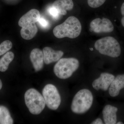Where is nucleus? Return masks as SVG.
Wrapping results in <instances>:
<instances>
[{
	"mask_svg": "<svg viewBox=\"0 0 124 124\" xmlns=\"http://www.w3.org/2000/svg\"><path fill=\"white\" fill-rule=\"evenodd\" d=\"M81 30L82 26L79 19L74 16H70L64 22L55 27L53 32L57 38L74 39L80 35Z\"/></svg>",
	"mask_w": 124,
	"mask_h": 124,
	"instance_id": "obj_1",
	"label": "nucleus"
},
{
	"mask_svg": "<svg viewBox=\"0 0 124 124\" xmlns=\"http://www.w3.org/2000/svg\"><path fill=\"white\" fill-rule=\"evenodd\" d=\"M93 97L90 90L82 89L79 90L73 98L71 110L77 114L85 113L90 109L93 104Z\"/></svg>",
	"mask_w": 124,
	"mask_h": 124,
	"instance_id": "obj_2",
	"label": "nucleus"
},
{
	"mask_svg": "<svg viewBox=\"0 0 124 124\" xmlns=\"http://www.w3.org/2000/svg\"><path fill=\"white\" fill-rule=\"evenodd\" d=\"M94 47L100 53L111 57H117L121 54L119 44L112 37H107L97 40Z\"/></svg>",
	"mask_w": 124,
	"mask_h": 124,
	"instance_id": "obj_3",
	"label": "nucleus"
},
{
	"mask_svg": "<svg viewBox=\"0 0 124 124\" xmlns=\"http://www.w3.org/2000/svg\"><path fill=\"white\" fill-rule=\"evenodd\" d=\"M79 66V62L75 58H63L59 59L54 67V74L61 79L70 77Z\"/></svg>",
	"mask_w": 124,
	"mask_h": 124,
	"instance_id": "obj_4",
	"label": "nucleus"
},
{
	"mask_svg": "<svg viewBox=\"0 0 124 124\" xmlns=\"http://www.w3.org/2000/svg\"><path fill=\"white\" fill-rule=\"evenodd\" d=\"M25 103L29 111L33 115H39L44 110L46 103L43 95L33 88L27 90L24 94Z\"/></svg>",
	"mask_w": 124,
	"mask_h": 124,
	"instance_id": "obj_5",
	"label": "nucleus"
},
{
	"mask_svg": "<svg viewBox=\"0 0 124 124\" xmlns=\"http://www.w3.org/2000/svg\"><path fill=\"white\" fill-rule=\"evenodd\" d=\"M42 95L46 104L51 110H57L61 102V97L57 88L49 84L45 86L42 90Z\"/></svg>",
	"mask_w": 124,
	"mask_h": 124,
	"instance_id": "obj_6",
	"label": "nucleus"
},
{
	"mask_svg": "<svg viewBox=\"0 0 124 124\" xmlns=\"http://www.w3.org/2000/svg\"><path fill=\"white\" fill-rule=\"evenodd\" d=\"M91 31L97 33H108L114 30V26L111 22L107 18L101 19L97 18L93 20L90 23Z\"/></svg>",
	"mask_w": 124,
	"mask_h": 124,
	"instance_id": "obj_7",
	"label": "nucleus"
},
{
	"mask_svg": "<svg viewBox=\"0 0 124 124\" xmlns=\"http://www.w3.org/2000/svg\"><path fill=\"white\" fill-rule=\"evenodd\" d=\"M115 78V76L112 74L102 73H101L100 77L93 81L92 85L96 90L101 89L107 91Z\"/></svg>",
	"mask_w": 124,
	"mask_h": 124,
	"instance_id": "obj_8",
	"label": "nucleus"
},
{
	"mask_svg": "<svg viewBox=\"0 0 124 124\" xmlns=\"http://www.w3.org/2000/svg\"><path fill=\"white\" fill-rule=\"evenodd\" d=\"M40 17L39 11L36 9H32L24 15L19 20V26L23 27L28 24L37 22Z\"/></svg>",
	"mask_w": 124,
	"mask_h": 124,
	"instance_id": "obj_9",
	"label": "nucleus"
},
{
	"mask_svg": "<svg viewBox=\"0 0 124 124\" xmlns=\"http://www.w3.org/2000/svg\"><path fill=\"white\" fill-rule=\"evenodd\" d=\"M44 62L46 64L58 62L63 55V52L61 50L55 51L49 47H45L43 49Z\"/></svg>",
	"mask_w": 124,
	"mask_h": 124,
	"instance_id": "obj_10",
	"label": "nucleus"
},
{
	"mask_svg": "<svg viewBox=\"0 0 124 124\" xmlns=\"http://www.w3.org/2000/svg\"><path fill=\"white\" fill-rule=\"evenodd\" d=\"M30 59L36 71L42 69L44 66L43 51L38 48L33 49L30 54Z\"/></svg>",
	"mask_w": 124,
	"mask_h": 124,
	"instance_id": "obj_11",
	"label": "nucleus"
},
{
	"mask_svg": "<svg viewBox=\"0 0 124 124\" xmlns=\"http://www.w3.org/2000/svg\"><path fill=\"white\" fill-rule=\"evenodd\" d=\"M118 109L110 105L105 106L102 111L104 123L106 124H115L117 121L116 112Z\"/></svg>",
	"mask_w": 124,
	"mask_h": 124,
	"instance_id": "obj_12",
	"label": "nucleus"
},
{
	"mask_svg": "<svg viewBox=\"0 0 124 124\" xmlns=\"http://www.w3.org/2000/svg\"><path fill=\"white\" fill-rule=\"evenodd\" d=\"M124 88V75H120L114 78L109 86L108 93L112 97L119 95L121 89Z\"/></svg>",
	"mask_w": 124,
	"mask_h": 124,
	"instance_id": "obj_13",
	"label": "nucleus"
},
{
	"mask_svg": "<svg viewBox=\"0 0 124 124\" xmlns=\"http://www.w3.org/2000/svg\"><path fill=\"white\" fill-rule=\"evenodd\" d=\"M74 6L72 0H57L54 2L52 7L55 8L59 15H66L67 11L72 9Z\"/></svg>",
	"mask_w": 124,
	"mask_h": 124,
	"instance_id": "obj_14",
	"label": "nucleus"
},
{
	"mask_svg": "<svg viewBox=\"0 0 124 124\" xmlns=\"http://www.w3.org/2000/svg\"><path fill=\"white\" fill-rule=\"evenodd\" d=\"M22 28L20 35L25 40L32 39L38 32V28L35 23L28 24Z\"/></svg>",
	"mask_w": 124,
	"mask_h": 124,
	"instance_id": "obj_15",
	"label": "nucleus"
},
{
	"mask_svg": "<svg viewBox=\"0 0 124 124\" xmlns=\"http://www.w3.org/2000/svg\"><path fill=\"white\" fill-rule=\"evenodd\" d=\"M14 58V54L11 51L7 52L0 59V71L4 72L8 69L9 64Z\"/></svg>",
	"mask_w": 124,
	"mask_h": 124,
	"instance_id": "obj_16",
	"label": "nucleus"
},
{
	"mask_svg": "<svg viewBox=\"0 0 124 124\" xmlns=\"http://www.w3.org/2000/svg\"><path fill=\"white\" fill-rule=\"evenodd\" d=\"M14 121L6 107L0 106V124H13Z\"/></svg>",
	"mask_w": 124,
	"mask_h": 124,
	"instance_id": "obj_17",
	"label": "nucleus"
},
{
	"mask_svg": "<svg viewBox=\"0 0 124 124\" xmlns=\"http://www.w3.org/2000/svg\"><path fill=\"white\" fill-rule=\"evenodd\" d=\"M13 44L11 41L6 40L0 44V56L6 53L12 48Z\"/></svg>",
	"mask_w": 124,
	"mask_h": 124,
	"instance_id": "obj_18",
	"label": "nucleus"
},
{
	"mask_svg": "<svg viewBox=\"0 0 124 124\" xmlns=\"http://www.w3.org/2000/svg\"><path fill=\"white\" fill-rule=\"evenodd\" d=\"M106 1V0H88V3L90 7L95 8L101 6Z\"/></svg>",
	"mask_w": 124,
	"mask_h": 124,
	"instance_id": "obj_19",
	"label": "nucleus"
},
{
	"mask_svg": "<svg viewBox=\"0 0 124 124\" xmlns=\"http://www.w3.org/2000/svg\"><path fill=\"white\" fill-rule=\"evenodd\" d=\"M49 12L50 15L54 18L58 17L59 15L57 10L52 6H51L49 9Z\"/></svg>",
	"mask_w": 124,
	"mask_h": 124,
	"instance_id": "obj_20",
	"label": "nucleus"
},
{
	"mask_svg": "<svg viewBox=\"0 0 124 124\" xmlns=\"http://www.w3.org/2000/svg\"><path fill=\"white\" fill-rule=\"evenodd\" d=\"M38 22L42 27L46 28L48 26V23L47 20L43 18L40 17Z\"/></svg>",
	"mask_w": 124,
	"mask_h": 124,
	"instance_id": "obj_21",
	"label": "nucleus"
},
{
	"mask_svg": "<svg viewBox=\"0 0 124 124\" xmlns=\"http://www.w3.org/2000/svg\"><path fill=\"white\" fill-rule=\"evenodd\" d=\"M121 12L122 16L121 19V23L122 26L124 27V2L123 3L121 8Z\"/></svg>",
	"mask_w": 124,
	"mask_h": 124,
	"instance_id": "obj_22",
	"label": "nucleus"
},
{
	"mask_svg": "<svg viewBox=\"0 0 124 124\" xmlns=\"http://www.w3.org/2000/svg\"><path fill=\"white\" fill-rule=\"evenodd\" d=\"M91 124H103V123L101 119L100 118H98L91 122Z\"/></svg>",
	"mask_w": 124,
	"mask_h": 124,
	"instance_id": "obj_23",
	"label": "nucleus"
},
{
	"mask_svg": "<svg viewBox=\"0 0 124 124\" xmlns=\"http://www.w3.org/2000/svg\"><path fill=\"white\" fill-rule=\"evenodd\" d=\"M2 81H1V80L0 79V90L2 88Z\"/></svg>",
	"mask_w": 124,
	"mask_h": 124,
	"instance_id": "obj_24",
	"label": "nucleus"
},
{
	"mask_svg": "<svg viewBox=\"0 0 124 124\" xmlns=\"http://www.w3.org/2000/svg\"><path fill=\"white\" fill-rule=\"evenodd\" d=\"M116 124H124V123L121 122H117V123H116Z\"/></svg>",
	"mask_w": 124,
	"mask_h": 124,
	"instance_id": "obj_25",
	"label": "nucleus"
},
{
	"mask_svg": "<svg viewBox=\"0 0 124 124\" xmlns=\"http://www.w3.org/2000/svg\"><path fill=\"white\" fill-rule=\"evenodd\" d=\"M90 49L91 50H92V51H93V48H91V49Z\"/></svg>",
	"mask_w": 124,
	"mask_h": 124,
	"instance_id": "obj_26",
	"label": "nucleus"
}]
</instances>
